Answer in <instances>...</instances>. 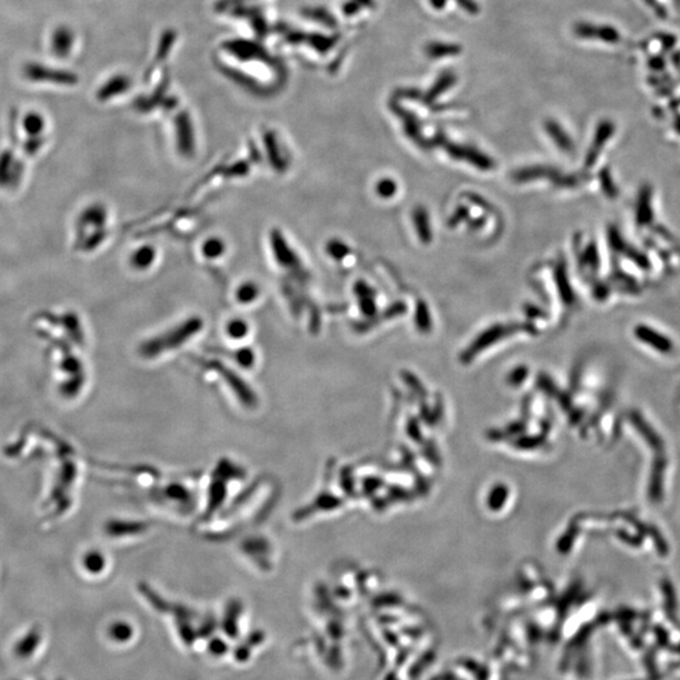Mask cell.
<instances>
[{"instance_id": "277c9868", "label": "cell", "mask_w": 680, "mask_h": 680, "mask_svg": "<svg viewBox=\"0 0 680 680\" xmlns=\"http://www.w3.org/2000/svg\"><path fill=\"white\" fill-rule=\"evenodd\" d=\"M637 337L642 338L644 342H647V344L653 345L654 348L659 349L662 352H669L671 349V345H670L669 342L665 339V338L662 337V335H658L657 333L653 332V330H649V329H645V328H639L637 329Z\"/></svg>"}, {"instance_id": "9c48e42d", "label": "cell", "mask_w": 680, "mask_h": 680, "mask_svg": "<svg viewBox=\"0 0 680 680\" xmlns=\"http://www.w3.org/2000/svg\"><path fill=\"white\" fill-rule=\"evenodd\" d=\"M238 300L244 304H249L259 296V288L254 284H244L238 290Z\"/></svg>"}, {"instance_id": "ba28073f", "label": "cell", "mask_w": 680, "mask_h": 680, "mask_svg": "<svg viewBox=\"0 0 680 680\" xmlns=\"http://www.w3.org/2000/svg\"><path fill=\"white\" fill-rule=\"evenodd\" d=\"M227 334L234 339H241L249 334V325L246 324V321L234 319L230 321V324L227 325Z\"/></svg>"}, {"instance_id": "30bf717a", "label": "cell", "mask_w": 680, "mask_h": 680, "mask_svg": "<svg viewBox=\"0 0 680 680\" xmlns=\"http://www.w3.org/2000/svg\"><path fill=\"white\" fill-rule=\"evenodd\" d=\"M254 355L252 353V350L249 348L241 349L237 354V360L238 363L241 365H244L246 368H249L251 365H254Z\"/></svg>"}, {"instance_id": "5b68a950", "label": "cell", "mask_w": 680, "mask_h": 680, "mask_svg": "<svg viewBox=\"0 0 680 680\" xmlns=\"http://www.w3.org/2000/svg\"><path fill=\"white\" fill-rule=\"evenodd\" d=\"M155 259V252L154 249L151 247H143V249H138L135 254H134L133 259H131V262L133 265L139 269V270H144V269H148L153 261Z\"/></svg>"}, {"instance_id": "8fae6325", "label": "cell", "mask_w": 680, "mask_h": 680, "mask_svg": "<svg viewBox=\"0 0 680 680\" xmlns=\"http://www.w3.org/2000/svg\"><path fill=\"white\" fill-rule=\"evenodd\" d=\"M102 563H104V559L99 554H90L89 557L85 561V564H89L90 568H92L94 571L101 570Z\"/></svg>"}, {"instance_id": "8992f818", "label": "cell", "mask_w": 680, "mask_h": 680, "mask_svg": "<svg viewBox=\"0 0 680 680\" xmlns=\"http://www.w3.org/2000/svg\"><path fill=\"white\" fill-rule=\"evenodd\" d=\"M23 126H24V130L27 131L28 135L38 136L39 134L42 133L43 127H45V122L39 115L33 114V115H28L27 117H24Z\"/></svg>"}, {"instance_id": "3957f363", "label": "cell", "mask_w": 680, "mask_h": 680, "mask_svg": "<svg viewBox=\"0 0 680 680\" xmlns=\"http://www.w3.org/2000/svg\"><path fill=\"white\" fill-rule=\"evenodd\" d=\"M664 468H665V460L659 458L654 461L653 474H652L650 487H649V495H650V498L653 499L654 502H658L662 499Z\"/></svg>"}, {"instance_id": "52a82bcc", "label": "cell", "mask_w": 680, "mask_h": 680, "mask_svg": "<svg viewBox=\"0 0 680 680\" xmlns=\"http://www.w3.org/2000/svg\"><path fill=\"white\" fill-rule=\"evenodd\" d=\"M225 252V244L220 238H210L203 244V254L208 259H218Z\"/></svg>"}, {"instance_id": "7a4b0ae2", "label": "cell", "mask_w": 680, "mask_h": 680, "mask_svg": "<svg viewBox=\"0 0 680 680\" xmlns=\"http://www.w3.org/2000/svg\"><path fill=\"white\" fill-rule=\"evenodd\" d=\"M630 417L632 425L635 426L637 431L642 433V436L647 440V443L655 450H662L663 448L662 438L657 435V432L654 431L652 427L647 425V421L644 420L637 412H632Z\"/></svg>"}, {"instance_id": "6da1fadb", "label": "cell", "mask_w": 680, "mask_h": 680, "mask_svg": "<svg viewBox=\"0 0 680 680\" xmlns=\"http://www.w3.org/2000/svg\"><path fill=\"white\" fill-rule=\"evenodd\" d=\"M22 163L14 155L6 151L0 154V187L9 188L16 185L22 177Z\"/></svg>"}]
</instances>
